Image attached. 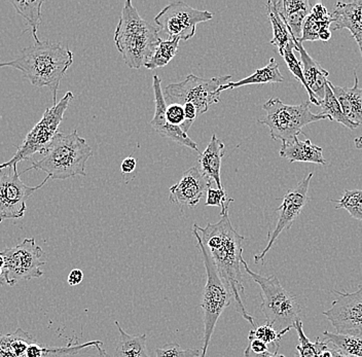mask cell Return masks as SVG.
<instances>
[{
    "mask_svg": "<svg viewBox=\"0 0 362 357\" xmlns=\"http://www.w3.org/2000/svg\"><path fill=\"white\" fill-rule=\"evenodd\" d=\"M354 142L357 150H362V136L357 137Z\"/></svg>",
    "mask_w": 362,
    "mask_h": 357,
    "instance_id": "47",
    "label": "cell"
},
{
    "mask_svg": "<svg viewBox=\"0 0 362 357\" xmlns=\"http://www.w3.org/2000/svg\"><path fill=\"white\" fill-rule=\"evenodd\" d=\"M4 265H6V262H4V255H2L1 252H0V269L4 270Z\"/></svg>",
    "mask_w": 362,
    "mask_h": 357,
    "instance_id": "49",
    "label": "cell"
},
{
    "mask_svg": "<svg viewBox=\"0 0 362 357\" xmlns=\"http://www.w3.org/2000/svg\"><path fill=\"white\" fill-rule=\"evenodd\" d=\"M44 4L45 1H42V0H40V1H13V0H11V1L16 13L21 16L23 19H25L27 26H28L26 30L23 31V33H26V31L30 33L35 42H40L37 36V30L40 24H42V6Z\"/></svg>",
    "mask_w": 362,
    "mask_h": 357,
    "instance_id": "28",
    "label": "cell"
},
{
    "mask_svg": "<svg viewBox=\"0 0 362 357\" xmlns=\"http://www.w3.org/2000/svg\"><path fill=\"white\" fill-rule=\"evenodd\" d=\"M232 76H217L214 78H202L194 74H189L180 83H170L164 89L165 100L170 104H194L199 115L206 114L210 106L221 103L219 88L230 83Z\"/></svg>",
    "mask_w": 362,
    "mask_h": 357,
    "instance_id": "9",
    "label": "cell"
},
{
    "mask_svg": "<svg viewBox=\"0 0 362 357\" xmlns=\"http://www.w3.org/2000/svg\"><path fill=\"white\" fill-rule=\"evenodd\" d=\"M6 273H4V270L0 269V286H1L2 284L6 283Z\"/></svg>",
    "mask_w": 362,
    "mask_h": 357,
    "instance_id": "46",
    "label": "cell"
},
{
    "mask_svg": "<svg viewBox=\"0 0 362 357\" xmlns=\"http://www.w3.org/2000/svg\"><path fill=\"white\" fill-rule=\"evenodd\" d=\"M200 236L201 241L211 255L219 276L230 289L236 302V310L244 320L255 327V318L248 313L242 300L244 289L242 281L241 261L243 259V243L245 237L233 228L228 211L221 214L218 223H208L205 228L192 226Z\"/></svg>",
    "mask_w": 362,
    "mask_h": 357,
    "instance_id": "1",
    "label": "cell"
},
{
    "mask_svg": "<svg viewBox=\"0 0 362 357\" xmlns=\"http://www.w3.org/2000/svg\"><path fill=\"white\" fill-rule=\"evenodd\" d=\"M312 177H313V173L308 174L303 178L302 182H298L293 189L285 194L282 204L277 209L279 216H278L275 229L269 234V242L267 244L266 248L260 254L255 255V263H264V257L270 252L283 230H291L294 221L300 216L307 203Z\"/></svg>",
    "mask_w": 362,
    "mask_h": 357,
    "instance_id": "14",
    "label": "cell"
},
{
    "mask_svg": "<svg viewBox=\"0 0 362 357\" xmlns=\"http://www.w3.org/2000/svg\"><path fill=\"white\" fill-rule=\"evenodd\" d=\"M334 23L332 13H328L327 8L321 2H318L312 8L311 13L305 19L303 27V35L298 42H317L319 35L325 29H329L330 25Z\"/></svg>",
    "mask_w": 362,
    "mask_h": 357,
    "instance_id": "23",
    "label": "cell"
},
{
    "mask_svg": "<svg viewBox=\"0 0 362 357\" xmlns=\"http://www.w3.org/2000/svg\"><path fill=\"white\" fill-rule=\"evenodd\" d=\"M310 105V100L298 105H288L280 98H272L262 105V110L267 112L266 117L259 119L257 123L268 126L272 139L281 140L282 144L293 142L303 134L305 126L328 119L327 115L313 114Z\"/></svg>",
    "mask_w": 362,
    "mask_h": 357,
    "instance_id": "7",
    "label": "cell"
},
{
    "mask_svg": "<svg viewBox=\"0 0 362 357\" xmlns=\"http://www.w3.org/2000/svg\"><path fill=\"white\" fill-rule=\"evenodd\" d=\"M214 184L199 166L192 167L183 173L177 184L170 187V202L181 207L194 208Z\"/></svg>",
    "mask_w": 362,
    "mask_h": 357,
    "instance_id": "15",
    "label": "cell"
},
{
    "mask_svg": "<svg viewBox=\"0 0 362 357\" xmlns=\"http://www.w3.org/2000/svg\"><path fill=\"white\" fill-rule=\"evenodd\" d=\"M337 209H345L353 218L362 221V189H346L339 200H332Z\"/></svg>",
    "mask_w": 362,
    "mask_h": 357,
    "instance_id": "34",
    "label": "cell"
},
{
    "mask_svg": "<svg viewBox=\"0 0 362 357\" xmlns=\"http://www.w3.org/2000/svg\"><path fill=\"white\" fill-rule=\"evenodd\" d=\"M180 40L178 38L160 40L155 53L144 67L149 70H153L166 66L167 64H169L170 61L175 57L178 47H180Z\"/></svg>",
    "mask_w": 362,
    "mask_h": 357,
    "instance_id": "31",
    "label": "cell"
},
{
    "mask_svg": "<svg viewBox=\"0 0 362 357\" xmlns=\"http://www.w3.org/2000/svg\"><path fill=\"white\" fill-rule=\"evenodd\" d=\"M199 349L187 348L183 349L177 343H167L163 347L156 349V357H200Z\"/></svg>",
    "mask_w": 362,
    "mask_h": 357,
    "instance_id": "36",
    "label": "cell"
},
{
    "mask_svg": "<svg viewBox=\"0 0 362 357\" xmlns=\"http://www.w3.org/2000/svg\"><path fill=\"white\" fill-rule=\"evenodd\" d=\"M319 357H332V350H330L329 345H328L327 349L325 350V351H323Z\"/></svg>",
    "mask_w": 362,
    "mask_h": 357,
    "instance_id": "48",
    "label": "cell"
},
{
    "mask_svg": "<svg viewBox=\"0 0 362 357\" xmlns=\"http://www.w3.org/2000/svg\"><path fill=\"white\" fill-rule=\"evenodd\" d=\"M277 8L291 37L300 40L305 19L313 8L312 4L308 0H284L277 1Z\"/></svg>",
    "mask_w": 362,
    "mask_h": 357,
    "instance_id": "20",
    "label": "cell"
},
{
    "mask_svg": "<svg viewBox=\"0 0 362 357\" xmlns=\"http://www.w3.org/2000/svg\"><path fill=\"white\" fill-rule=\"evenodd\" d=\"M101 346L103 345H98L96 347L97 350H98V357H110V356L107 354V352H106L105 350L101 347Z\"/></svg>",
    "mask_w": 362,
    "mask_h": 357,
    "instance_id": "45",
    "label": "cell"
},
{
    "mask_svg": "<svg viewBox=\"0 0 362 357\" xmlns=\"http://www.w3.org/2000/svg\"><path fill=\"white\" fill-rule=\"evenodd\" d=\"M267 13H268L269 20H270L272 27H273V38L270 44L278 49V53L283 57L285 47L291 42V35L289 33L288 27L285 24L282 19L279 11L277 8V1L270 0L267 2Z\"/></svg>",
    "mask_w": 362,
    "mask_h": 357,
    "instance_id": "27",
    "label": "cell"
},
{
    "mask_svg": "<svg viewBox=\"0 0 362 357\" xmlns=\"http://www.w3.org/2000/svg\"><path fill=\"white\" fill-rule=\"evenodd\" d=\"M327 344H328V343H327ZM328 345H329L330 350H332V357H354V356H349V354L344 353L343 351H341V350L337 349V348L334 347V346H332L330 344H328Z\"/></svg>",
    "mask_w": 362,
    "mask_h": 357,
    "instance_id": "44",
    "label": "cell"
},
{
    "mask_svg": "<svg viewBox=\"0 0 362 357\" xmlns=\"http://www.w3.org/2000/svg\"><path fill=\"white\" fill-rule=\"evenodd\" d=\"M249 348H250L251 351L257 354L264 353V352L269 351L268 345H267L266 343L262 342V341L259 340L250 341Z\"/></svg>",
    "mask_w": 362,
    "mask_h": 357,
    "instance_id": "43",
    "label": "cell"
},
{
    "mask_svg": "<svg viewBox=\"0 0 362 357\" xmlns=\"http://www.w3.org/2000/svg\"><path fill=\"white\" fill-rule=\"evenodd\" d=\"M192 234L196 237L199 250L202 254L206 270L205 288L202 293V300L199 305V307L203 309L204 313L203 348L200 357H206L216 323L223 311L230 306L233 295L223 280L219 276L211 255L206 250L200 236L194 228Z\"/></svg>",
    "mask_w": 362,
    "mask_h": 357,
    "instance_id": "6",
    "label": "cell"
},
{
    "mask_svg": "<svg viewBox=\"0 0 362 357\" xmlns=\"http://www.w3.org/2000/svg\"><path fill=\"white\" fill-rule=\"evenodd\" d=\"M160 29L146 21L131 0L124 2L115 33V44L127 66H146L160 44Z\"/></svg>",
    "mask_w": 362,
    "mask_h": 357,
    "instance_id": "3",
    "label": "cell"
},
{
    "mask_svg": "<svg viewBox=\"0 0 362 357\" xmlns=\"http://www.w3.org/2000/svg\"><path fill=\"white\" fill-rule=\"evenodd\" d=\"M293 40L294 46H296V51H298L300 55V62L303 65L305 83L309 89L315 95L317 100L321 103L325 99V87H327L329 72L323 69L317 61L309 55V53L303 47V44H300L296 38L293 37Z\"/></svg>",
    "mask_w": 362,
    "mask_h": 357,
    "instance_id": "18",
    "label": "cell"
},
{
    "mask_svg": "<svg viewBox=\"0 0 362 357\" xmlns=\"http://www.w3.org/2000/svg\"><path fill=\"white\" fill-rule=\"evenodd\" d=\"M282 336V334L278 333L273 327L266 323V324L251 329L248 339L249 341H262L267 345L275 344L276 348H279V342L281 341Z\"/></svg>",
    "mask_w": 362,
    "mask_h": 357,
    "instance_id": "35",
    "label": "cell"
},
{
    "mask_svg": "<svg viewBox=\"0 0 362 357\" xmlns=\"http://www.w3.org/2000/svg\"><path fill=\"white\" fill-rule=\"evenodd\" d=\"M35 339L22 329L13 334H0V357H26L29 345Z\"/></svg>",
    "mask_w": 362,
    "mask_h": 357,
    "instance_id": "25",
    "label": "cell"
},
{
    "mask_svg": "<svg viewBox=\"0 0 362 357\" xmlns=\"http://www.w3.org/2000/svg\"><path fill=\"white\" fill-rule=\"evenodd\" d=\"M212 18L214 13L208 11L197 10L183 1H173L156 16L155 22L169 40L178 38L187 42L196 35L197 25L210 21Z\"/></svg>",
    "mask_w": 362,
    "mask_h": 357,
    "instance_id": "11",
    "label": "cell"
},
{
    "mask_svg": "<svg viewBox=\"0 0 362 357\" xmlns=\"http://www.w3.org/2000/svg\"><path fill=\"white\" fill-rule=\"evenodd\" d=\"M182 106L183 110H185V119H187V122L194 124V122L196 121L197 117H198V110L194 107V104L192 103H187Z\"/></svg>",
    "mask_w": 362,
    "mask_h": 357,
    "instance_id": "41",
    "label": "cell"
},
{
    "mask_svg": "<svg viewBox=\"0 0 362 357\" xmlns=\"http://www.w3.org/2000/svg\"><path fill=\"white\" fill-rule=\"evenodd\" d=\"M280 157L288 160L291 163H313V164L325 165L323 150L320 146L312 144L311 140L305 141L296 139L288 144H282L279 151Z\"/></svg>",
    "mask_w": 362,
    "mask_h": 357,
    "instance_id": "22",
    "label": "cell"
},
{
    "mask_svg": "<svg viewBox=\"0 0 362 357\" xmlns=\"http://www.w3.org/2000/svg\"><path fill=\"white\" fill-rule=\"evenodd\" d=\"M153 92H155L156 112L153 119L149 123L151 127L155 129L158 134L162 135V136L176 142L181 146H185V148L196 151L199 155H201L196 142L189 139L187 133H185L182 129L177 127V126H172L167 123L166 110L168 105H167L164 94H163L162 81L158 76H153Z\"/></svg>",
    "mask_w": 362,
    "mask_h": 357,
    "instance_id": "16",
    "label": "cell"
},
{
    "mask_svg": "<svg viewBox=\"0 0 362 357\" xmlns=\"http://www.w3.org/2000/svg\"><path fill=\"white\" fill-rule=\"evenodd\" d=\"M4 257V273L6 283L15 286L18 282L40 278L44 275L42 267L45 252L38 246L34 238H26L13 247L6 248L1 252Z\"/></svg>",
    "mask_w": 362,
    "mask_h": 357,
    "instance_id": "10",
    "label": "cell"
},
{
    "mask_svg": "<svg viewBox=\"0 0 362 357\" xmlns=\"http://www.w3.org/2000/svg\"><path fill=\"white\" fill-rule=\"evenodd\" d=\"M322 336L325 342L341 350L344 353L362 357V336L330 333L328 331L323 332Z\"/></svg>",
    "mask_w": 362,
    "mask_h": 357,
    "instance_id": "29",
    "label": "cell"
},
{
    "mask_svg": "<svg viewBox=\"0 0 362 357\" xmlns=\"http://www.w3.org/2000/svg\"><path fill=\"white\" fill-rule=\"evenodd\" d=\"M241 263L249 276L259 284L262 293L260 309L267 323L284 336L293 329L296 320H300L302 306L293 295L283 288L277 277L274 275L264 277L253 272L244 259Z\"/></svg>",
    "mask_w": 362,
    "mask_h": 357,
    "instance_id": "5",
    "label": "cell"
},
{
    "mask_svg": "<svg viewBox=\"0 0 362 357\" xmlns=\"http://www.w3.org/2000/svg\"><path fill=\"white\" fill-rule=\"evenodd\" d=\"M337 300L323 312L337 334L362 336V284L354 293L334 291Z\"/></svg>",
    "mask_w": 362,
    "mask_h": 357,
    "instance_id": "13",
    "label": "cell"
},
{
    "mask_svg": "<svg viewBox=\"0 0 362 357\" xmlns=\"http://www.w3.org/2000/svg\"><path fill=\"white\" fill-rule=\"evenodd\" d=\"M94 151L78 130L69 134L58 132L42 153V159L33 161L30 168L23 171L42 170L54 180H65L74 176H86V165Z\"/></svg>",
    "mask_w": 362,
    "mask_h": 357,
    "instance_id": "4",
    "label": "cell"
},
{
    "mask_svg": "<svg viewBox=\"0 0 362 357\" xmlns=\"http://www.w3.org/2000/svg\"><path fill=\"white\" fill-rule=\"evenodd\" d=\"M319 106L322 108V112H321L320 114L327 115L330 121L341 124V125L350 129V130H354V129L358 127V126L355 125V124L349 121L347 117L344 115L343 110H341V105H339L338 99L334 96L328 83H327V87H325V99L321 101L320 105Z\"/></svg>",
    "mask_w": 362,
    "mask_h": 357,
    "instance_id": "30",
    "label": "cell"
},
{
    "mask_svg": "<svg viewBox=\"0 0 362 357\" xmlns=\"http://www.w3.org/2000/svg\"><path fill=\"white\" fill-rule=\"evenodd\" d=\"M293 327L298 336V345L296 347V352H298L296 357H319L323 351L327 349L328 344L325 341L317 338L315 343H312L309 340L303 329V322L300 318L296 320Z\"/></svg>",
    "mask_w": 362,
    "mask_h": 357,
    "instance_id": "32",
    "label": "cell"
},
{
    "mask_svg": "<svg viewBox=\"0 0 362 357\" xmlns=\"http://www.w3.org/2000/svg\"><path fill=\"white\" fill-rule=\"evenodd\" d=\"M17 166L13 165L0 170V223L8 219L22 218L26 212L29 197L51 180L47 176L42 184L29 187L22 182V173H19Z\"/></svg>",
    "mask_w": 362,
    "mask_h": 357,
    "instance_id": "12",
    "label": "cell"
},
{
    "mask_svg": "<svg viewBox=\"0 0 362 357\" xmlns=\"http://www.w3.org/2000/svg\"><path fill=\"white\" fill-rule=\"evenodd\" d=\"M278 350L279 348H276L275 352L266 351L264 353H255V352L251 351L249 346L246 348L245 351H244V356L245 357H285L282 356V354L278 353Z\"/></svg>",
    "mask_w": 362,
    "mask_h": 357,
    "instance_id": "42",
    "label": "cell"
},
{
    "mask_svg": "<svg viewBox=\"0 0 362 357\" xmlns=\"http://www.w3.org/2000/svg\"><path fill=\"white\" fill-rule=\"evenodd\" d=\"M294 49H296V46H294L293 40H291V42L287 45L286 47H285L284 54H283V59H284L285 63H286L287 67L291 70V74H293L294 78L300 81L303 87L305 88V91H307L308 95H309L310 103L319 106L320 105V103L317 100L315 95H314V93L309 89L307 83H305L302 62L298 61V58L294 55Z\"/></svg>",
    "mask_w": 362,
    "mask_h": 357,
    "instance_id": "33",
    "label": "cell"
},
{
    "mask_svg": "<svg viewBox=\"0 0 362 357\" xmlns=\"http://www.w3.org/2000/svg\"><path fill=\"white\" fill-rule=\"evenodd\" d=\"M74 97L71 92H67L56 105L47 108L42 119L27 134L21 146H18L17 153L10 161L0 164V170L18 165L25 160H29L35 153L42 155L59 132V126L62 123L65 112L69 107Z\"/></svg>",
    "mask_w": 362,
    "mask_h": 357,
    "instance_id": "8",
    "label": "cell"
},
{
    "mask_svg": "<svg viewBox=\"0 0 362 357\" xmlns=\"http://www.w3.org/2000/svg\"><path fill=\"white\" fill-rule=\"evenodd\" d=\"M283 81H284V78L280 72L279 64L276 62L275 59L271 58L270 62L266 66L257 69L255 74L243 78V80L230 81V83L221 86L219 88V92L236 89V88L243 87V86L264 85V83H283Z\"/></svg>",
    "mask_w": 362,
    "mask_h": 357,
    "instance_id": "24",
    "label": "cell"
},
{
    "mask_svg": "<svg viewBox=\"0 0 362 357\" xmlns=\"http://www.w3.org/2000/svg\"><path fill=\"white\" fill-rule=\"evenodd\" d=\"M225 155V144L214 134L207 148L199 158V168L212 182H214L217 189H223V185H221V161Z\"/></svg>",
    "mask_w": 362,
    "mask_h": 357,
    "instance_id": "21",
    "label": "cell"
},
{
    "mask_svg": "<svg viewBox=\"0 0 362 357\" xmlns=\"http://www.w3.org/2000/svg\"><path fill=\"white\" fill-rule=\"evenodd\" d=\"M74 63V53L60 42H35L24 47L15 60L0 62V67L20 70L31 85L47 87L53 93V105L57 103V93L61 81Z\"/></svg>",
    "mask_w": 362,
    "mask_h": 357,
    "instance_id": "2",
    "label": "cell"
},
{
    "mask_svg": "<svg viewBox=\"0 0 362 357\" xmlns=\"http://www.w3.org/2000/svg\"><path fill=\"white\" fill-rule=\"evenodd\" d=\"M119 329V343L113 357H151L147 353L146 334H129L122 329L119 322H115Z\"/></svg>",
    "mask_w": 362,
    "mask_h": 357,
    "instance_id": "26",
    "label": "cell"
},
{
    "mask_svg": "<svg viewBox=\"0 0 362 357\" xmlns=\"http://www.w3.org/2000/svg\"><path fill=\"white\" fill-rule=\"evenodd\" d=\"M83 280V271L79 269H74L68 275L67 281L70 286H76L81 284Z\"/></svg>",
    "mask_w": 362,
    "mask_h": 357,
    "instance_id": "40",
    "label": "cell"
},
{
    "mask_svg": "<svg viewBox=\"0 0 362 357\" xmlns=\"http://www.w3.org/2000/svg\"><path fill=\"white\" fill-rule=\"evenodd\" d=\"M355 83L352 88H343L334 85L332 81L327 83L338 99L344 115L355 125H362V88H359L358 76L354 70Z\"/></svg>",
    "mask_w": 362,
    "mask_h": 357,
    "instance_id": "19",
    "label": "cell"
},
{
    "mask_svg": "<svg viewBox=\"0 0 362 357\" xmlns=\"http://www.w3.org/2000/svg\"><path fill=\"white\" fill-rule=\"evenodd\" d=\"M136 166H137V160H136L133 156L127 157L121 164L122 173L124 175V174L134 172Z\"/></svg>",
    "mask_w": 362,
    "mask_h": 357,
    "instance_id": "39",
    "label": "cell"
},
{
    "mask_svg": "<svg viewBox=\"0 0 362 357\" xmlns=\"http://www.w3.org/2000/svg\"><path fill=\"white\" fill-rule=\"evenodd\" d=\"M166 121L170 125L180 127L185 133L189 132L192 126V124L187 122L185 110L180 104H170L167 106Z\"/></svg>",
    "mask_w": 362,
    "mask_h": 357,
    "instance_id": "37",
    "label": "cell"
},
{
    "mask_svg": "<svg viewBox=\"0 0 362 357\" xmlns=\"http://www.w3.org/2000/svg\"><path fill=\"white\" fill-rule=\"evenodd\" d=\"M206 197L207 198H206L205 206L221 207V216L228 212L230 203L234 202V199L228 198L225 189L210 187L207 194H206Z\"/></svg>",
    "mask_w": 362,
    "mask_h": 357,
    "instance_id": "38",
    "label": "cell"
},
{
    "mask_svg": "<svg viewBox=\"0 0 362 357\" xmlns=\"http://www.w3.org/2000/svg\"><path fill=\"white\" fill-rule=\"evenodd\" d=\"M334 30L347 29L358 45L362 58V0L337 2L334 12Z\"/></svg>",
    "mask_w": 362,
    "mask_h": 357,
    "instance_id": "17",
    "label": "cell"
}]
</instances>
